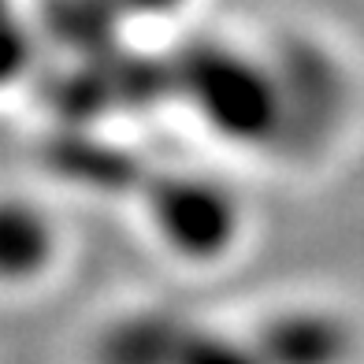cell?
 Masks as SVG:
<instances>
[{
	"label": "cell",
	"mask_w": 364,
	"mask_h": 364,
	"mask_svg": "<svg viewBox=\"0 0 364 364\" xmlns=\"http://www.w3.org/2000/svg\"><path fill=\"white\" fill-rule=\"evenodd\" d=\"M60 257V230L53 216L30 197L0 193V287L23 290L53 272Z\"/></svg>",
	"instance_id": "cell-4"
},
{
	"label": "cell",
	"mask_w": 364,
	"mask_h": 364,
	"mask_svg": "<svg viewBox=\"0 0 364 364\" xmlns=\"http://www.w3.org/2000/svg\"><path fill=\"white\" fill-rule=\"evenodd\" d=\"M190 323L171 312H130L105 327L93 364H175Z\"/></svg>",
	"instance_id": "cell-5"
},
{
	"label": "cell",
	"mask_w": 364,
	"mask_h": 364,
	"mask_svg": "<svg viewBox=\"0 0 364 364\" xmlns=\"http://www.w3.org/2000/svg\"><path fill=\"white\" fill-rule=\"evenodd\" d=\"M250 342L264 364H350L353 327L327 309H283L253 327Z\"/></svg>",
	"instance_id": "cell-3"
},
{
	"label": "cell",
	"mask_w": 364,
	"mask_h": 364,
	"mask_svg": "<svg viewBox=\"0 0 364 364\" xmlns=\"http://www.w3.org/2000/svg\"><path fill=\"white\" fill-rule=\"evenodd\" d=\"M175 364H264V357L257 353L250 335L242 338V335H223V331L190 323Z\"/></svg>",
	"instance_id": "cell-6"
},
{
	"label": "cell",
	"mask_w": 364,
	"mask_h": 364,
	"mask_svg": "<svg viewBox=\"0 0 364 364\" xmlns=\"http://www.w3.org/2000/svg\"><path fill=\"white\" fill-rule=\"evenodd\" d=\"M108 8V26H115L119 19H164V15H175L186 0H101Z\"/></svg>",
	"instance_id": "cell-7"
},
{
	"label": "cell",
	"mask_w": 364,
	"mask_h": 364,
	"mask_svg": "<svg viewBox=\"0 0 364 364\" xmlns=\"http://www.w3.org/2000/svg\"><path fill=\"white\" fill-rule=\"evenodd\" d=\"M138 197L156 238L190 264L223 260L242 238V205L216 178L190 171H145Z\"/></svg>",
	"instance_id": "cell-2"
},
{
	"label": "cell",
	"mask_w": 364,
	"mask_h": 364,
	"mask_svg": "<svg viewBox=\"0 0 364 364\" xmlns=\"http://www.w3.org/2000/svg\"><path fill=\"white\" fill-rule=\"evenodd\" d=\"M171 75L175 101H186L227 141L275 145L294 115L290 82L220 41H193L175 53Z\"/></svg>",
	"instance_id": "cell-1"
}]
</instances>
